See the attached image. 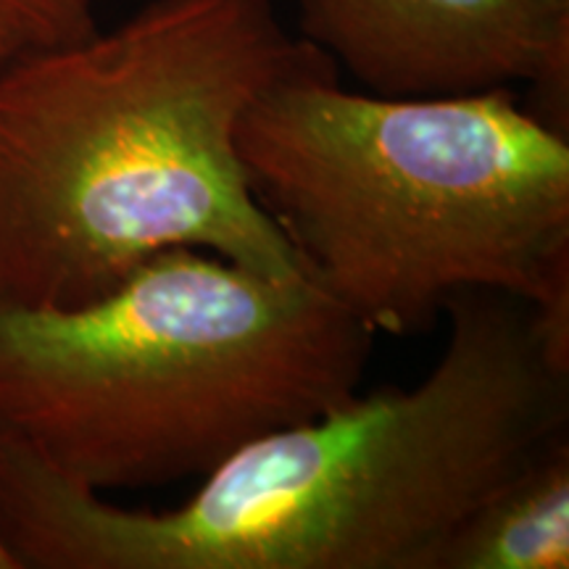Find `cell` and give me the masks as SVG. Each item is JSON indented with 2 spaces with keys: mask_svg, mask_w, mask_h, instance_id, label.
<instances>
[{
  "mask_svg": "<svg viewBox=\"0 0 569 569\" xmlns=\"http://www.w3.org/2000/svg\"><path fill=\"white\" fill-rule=\"evenodd\" d=\"M569 436L540 448L465 517L436 569H567Z\"/></svg>",
  "mask_w": 569,
  "mask_h": 569,
  "instance_id": "obj_6",
  "label": "cell"
},
{
  "mask_svg": "<svg viewBox=\"0 0 569 569\" xmlns=\"http://www.w3.org/2000/svg\"><path fill=\"white\" fill-rule=\"evenodd\" d=\"M234 148L306 280L375 336L467 290L569 311V134L511 88L382 98L322 63L261 92Z\"/></svg>",
  "mask_w": 569,
  "mask_h": 569,
  "instance_id": "obj_3",
  "label": "cell"
},
{
  "mask_svg": "<svg viewBox=\"0 0 569 569\" xmlns=\"http://www.w3.org/2000/svg\"><path fill=\"white\" fill-rule=\"evenodd\" d=\"M19 51H24L21 40L13 34L9 24H3V21H0V61L11 59V56H17Z\"/></svg>",
  "mask_w": 569,
  "mask_h": 569,
  "instance_id": "obj_8",
  "label": "cell"
},
{
  "mask_svg": "<svg viewBox=\"0 0 569 569\" xmlns=\"http://www.w3.org/2000/svg\"><path fill=\"white\" fill-rule=\"evenodd\" d=\"M301 38L365 92L440 98L530 84L569 134V0H296Z\"/></svg>",
  "mask_w": 569,
  "mask_h": 569,
  "instance_id": "obj_5",
  "label": "cell"
},
{
  "mask_svg": "<svg viewBox=\"0 0 569 569\" xmlns=\"http://www.w3.org/2000/svg\"><path fill=\"white\" fill-rule=\"evenodd\" d=\"M322 63L272 0H151L0 61V303L77 309L172 248L303 277L234 134L261 92Z\"/></svg>",
  "mask_w": 569,
  "mask_h": 569,
  "instance_id": "obj_2",
  "label": "cell"
},
{
  "mask_svg": "<svg viewBox=\"0 0 569 569\" xmlns=\"http://www.w3.org/2000/svg\"><path fill=\"white\" fill-rule=\"evenodd\" d=\"M98 0H0V21L27 48H53L98 30Z\"/></svg>",
  "mask_w": 569,
  "mask_h": 569,
  "instance_id": "obj_7",
  "label": "cell"
},
{
  "mask_svg": "<svg viewBox=\"0 0 569 569\" xmlns=\"http://www.w3.org/2000/svg\"><path fill=\"white\" fill-rule=\"evenodd\" d=\"M415 388L356 393L127 509L0 432V543L19 569H436L488 493L569 436V340L536 303L467 290Z\"/></svg>",
  "mask_w": 569,
  "mask_h": 569,
  "instance_id": "obj_1",
  "label": "cell"
},
{
  "mask_svg": "<svg viewBox=\"0 0 569 569\" xmlns=\"http://www.w3.org/2000/svg\"><path fill=\"white\" fill-rule=\"evenodd\" d=\"M0 569H19L17 561H13V557L3 543H0Z\"/></svg>",
  "mask_w": 569,
  "mask_h": 569,
  "instance_id": "obj_9",
  "label": "cell"
},
{
  "mask_svg": "<svg viewBox=\"0 0 569 569\" xmlns=\"http://www.w3.org/2000/svg\"><path fill=\"white\" fill-rule=\"evenodd\" d=\"M372 340L306 277L172 248L77 309L0 303V432L92 490L206 478L359 393Z\"/></svg>",
  "mask_w": 569,
  "mask_h": 569,
  "instance_id": "obj_4",
  "label": "cell"
}]
</instances>
